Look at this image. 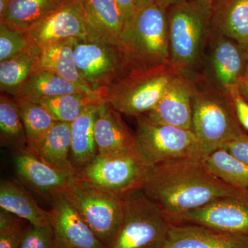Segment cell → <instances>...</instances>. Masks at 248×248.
Returning <instances> with one entry per match:
<instances>
[{
    "label": "cell",
    "instance_id": "1",
    "mask_svg": "<svg viewBox=\"0 0 248 248\" xmlns=\"http://www.w3.org/2000/svg\"><path fill=\"white\" fill-rule=\"evenodd\" d=\"M203 160H178L151 166L142 190L169 219L234 195Z\"/></svg>",
    "mask_w": 248,
    "mask_h": 248
},
{
    "label": "cell",
    "instance_id": "2",
    "mask_svg": "<svg viewBox=\"0 0 248 248\" xmlns=\"http://www.w3.org/2000/svg\"><path fill=\"white\" fill-rule=\"evenodd\" d=\"M190 80L192 89V130L197 137L202 159L245 134L228 92L208 78Z\"/></svg>",
    "mask_w": 248,
    "mask_h": 248
},
{
    "label": "cell",
    "instance_id": "3",
    "mask_svg": "<svg viewBox=\"0 0 248 248\" xmlns=\"http://www.w3.org/2000/svg\"><path fill=\"white\" fill-rule=\"evenodd\" d=\"M120 45L130 70L170 63L167 10L155 3L136 10L125 19Z\"/></svg>",
    "mask_w": 248,
    "mask_h": 248
},
{
    "label": "cell",
    "instance_id": "4",
    "mask_svg": "<svg viewBox=\"0 0 248 248\" xmlns=\"http://www.w3.org/2000/svg\"><path fill=\"white\" fill-rule=\"evenodd\" d=\"M167 11L170 63L178 73H190L211 34L213 7L204 0H190Z\"/></svg>",
    "mask_w": 248,
    "mask_h": 248
},
{
    "label": "cell",
    "instance_id": "5",
    "mask_svg": "<svg viewBox=\"0 0 248 248\" xmlns=\"http://www.w3.org/2000/svg\"><path fill=\"white\" fill-rule=\"evenodd\" d=\"M122 197V223L106 248H163L172 225L167 216L142 189Z\"/></svg>",
    "mask_w": 248,
    "mask_h": 248
},
{
    "label": "cell",
    "instance_id": "6",
    "mask_svg": "<svg viewBox=\"0 0 248 248\" xmlns=\"http://www.w3.org/2000/svg\"><path fill=\"white\" fill-rule=\"evenodd\" d=\"M178 72L169 64L130 69L108 89L103 102L138 117L153 110Z\"/></svg>",
    "mask_w": 248,
    "mask_h": 248
},
{
    "label": "cell",
    "instance_id": "7",
    "mask_svg": "<svg viewBox=\"0 0 248 248\" xmlns=\"http://www.w3.org/2000/svg\"><path fill=\"white\" fill-rule=\"evenodd\" d=\"M136 119L137 153L147 166L178 160L202 159L198 140L192 130L154 123L145 115Z\"/></svg>",
    "mask_w": 248,
    "mask_h": 248
},
{
    "label": "cell",
    "instance_id": "8",
    "mask_svg": "<svg viewBox=\"0 0 248 248\" xmlns=\"http://www.w3.org/2000/svg\"><path fill=\"white\" fill-rule=\"evenodd\" d=\"M65 191L91 231L107 247L122 223L123 197L77 176Z\"/></svg>",
    "mask_w": 248,
    "mask_h": 248
},
{
    "label": "cell",
    "instance_id": "9",
    "mask_svg": "<svg viewBox=\"0 0 248 248\" xmlns=\"http://www.w3.org/2000/svg\"><path fill=\"white\" fill-rule=\"evenodd\" d=\"M74 55L81 78L104 97L108 89L130 71L121 49L102 41L76 40Z\"/></svg>",
    "mask_w": 248,
    "mask_h": 248
},
{
    "label": "cell",
    "instance_id": "10",
    "mask_svg": "<svg viewBox=\"0 0 248 248\" xmlns=\"http://www.w3.org/2000/svg\"><path fill=\"white\" fill-rule=\"evenodd\" d=\"M150 166L138 155L106 156L97 155L77 177L123 196L142 189Z\"/></svg>",
    "mask_w": 248,
    "mask_h": 248
},
{
    "label": "cell",
    "instance_id": "11",
    "mask_svg": "<svg viewBox=\"0 0 248 248\" xmlns=\"http://www.w3.org/2000/svg\"><path fill=\"white\" fill-rule=\"evenodd\" d=\"M170 221L172 224L201 225L248 238V187Z\"/></svg>",
    "mask_w": 248,
    "mask_h": 248
},
{
    "label": "cell",
    "instance_id": "12",
    "mask_svg": "<svg viewBox=\"0 0 248 248\" xmlns=\"http://www.w3.org/2000/svg\"><path fill=\"white\" fill-rule=\"evenodd\" d=\"M50 201V223L56 248H106L85 222L66 191L53 194Z\"/></svg>",
    "mask_w": 248,
    "mask_h": 248
},
{
    "label": "cell",
    "instance_id": "13",
    "mask_svg": "<svg viewBox=\"0 0 248 248\" xmlns=\"http://www.w3.org/2000/svg\"><path fill=\"white\" fill-rule=\"evenodd\" d=\"M25 33L31 47L43 46L68 39L91 40L78 0H70Z\"/></svg>",
    "mask_w": 248,
    "mask_h": 248
},
{
    "label": "cell",
    "instance_id": "14",
    "mask_svg": "<svg viewBox=\"0 0 248 248\" xmlns=\"http://www.w3.org/2000/svg\"><path fill=\"white\" fill-rule=\"evenodd\" d=\"M211 36L210 81L226 92L246 76L248 58L234 40L213 30Z\"/></svg>",
    "mask_w": 248,
    "mask_h": 248
},
{
    "label": "cell",
    "instance_id": "15",
    "mask_svg": "<svg viewBox=\"0 0 248 248\" xmlns=\"http://www.w3.org/2000/svg\"><path fill=\"white\" fill-rule=\"evenodd\" d=\"M145 116L154 123L192 130V89L187 76L178 73L156 107Z\"/></svg>",
    "mask_w": 248,
    "mask_h": 248
},
{
    "label": "cell",
    "instance_id": "16",
    "mask_svg": "<svg viewBox=\"0 0 248 248\" xmlns=\"http://www.w3.org/2000/svg\"><path fill=\"white\" fill-rule=\"evenodd\" d=\"M98 155L106 156L138 155L135 133L125 123L120 112L102 102L94 123Z\"/></svg>",
    "mask_w": 248,
    "mask_h": 248
},
{
    "label": "cell",
    "instance_id": "17",
    "mask_svg": "<svg viewBox=\"0 0 248 248\" xmlns=\"http://www.w3.org/2000/svg\"><path fill=\"white\" fill-rule=\"evenodd\" d=\"M14 162L18 177L26 185L40 195L50 197L66 190L76 177L50 166L28 147L14 152Z\"/></svg>",
    "mask_w": 248,
    "mask_h": 248
},
{
    "label": "cell",
    "instance_id": "18",
    "mask_svg": "<svg viewBox=\"0 0 248 248\" xmlns=\"http://www.w3.org/2000/svg\"><path fill=\"white\" fill-rule=\"evenodd\" d=\"M163 248H248V238L197 224H172Z\"/></svg>",
    "mask_w": 248,
    "mask_h": 248
},
{
    "label": "cell",
    "instance_id": "19",
    "mask_svg": "<svg viewBox=\"0 0 248 248\" xmlns=\"http://www.w3.org/2000/svg\"><path fill=\"white\" fill-rule=\"evenodd\" d=\"M77 39H68L40 47H32L37 59V71H47L61 77L86 94L99 96L80 76L75 60V44Z\"/></svg>",
    "mask_w": 248,
    "mask_h": 248
},
{
    "label": "cell",
    "instance_id": "20",
    "mask_svg": "<svg viewBox=\"0 0 248 248\" xmlns=\"http://www.w3.org/2000/svg\"><path fill=\"white\" fill-rule=\"evenodd\" d=\"M91 40L102 41L120 48V37L124 17L116 0H78Z\"/></svg>",
    "mask_w": 248,
    "mask_h": 248
},
{
    "label": "cell",
    "instance_id": "21",
    "mask_svg": "<svg viewBox=\"0 0 248 248\" xmlns=\"http://www.w3.org/2000/svg\"><path fill=\"white\" fill-rule=\"evenodd\" d=\"M213 14L212 30L234 40L248 59V0H224Z\"/></svg>",
    "mask_w": 248,
    "mask_h": 248
},
{
    "label": "cell",
    "instance_id": "22",
    "mask_svg": "<svg viewBox=\"0 0 248 248\" xmlns=\"http://www.w3.org/2000/svg\"><path fill=\"white\" fill-rule=\"evenodd\" d=\"M102 103L89 106L71 123V161L77 173L79 172L98 155L94 123Z\"/></svg>",
    "mask_w": 248,
    "mask_h": 248
},
{
    "label": "cell",
    "instance_id": "23",
    "mask_svg": "<svg viewBox=\"0 0 248 248\" xmlns=\"http://www.w3.org/2000/svg\"><path fill=\"white\" fill-rule=\"evenodd\" d=\"M70 0H10L0 23L17 30L27 31L58 11Z\"/></svg>",
    "mask_w": 248,
    "mask_h": 248
},
{
    "label": "cell",
    "instance_id": "24",
    "mask_svg": "<svg viewBox=\"0 0 248 248\" xmlns=\"http://www.w3.org/2000/svg\"><path fill=\"white\" fill-rule=\"evenodd\" d=\"M71 124L57 122L34 153L55 169L76 176L71 161Z\"/></svg>",
    "mask_w": 248,
    "mask_h": 248
},
{
    "label": "cell",
    "instance_id": "25",
    "mask_svg": "<svg viewBox=\"0 0 248 248\" xmlns=\"http://www.w3.org/2000/svg\"><path fill=\"white\" fill-rule=\"evenodd\" d=\"M0 207L35 226L50 223V212L37 202L17 183L2 180L0 184Z\"/></svg>",
    "mask_w": 248,
    "mask_h": 248
},
{
    "label": "cell",
    "instance_id": "26",
    "mask_svg": "<svg viewBox=\"0 0 248 248\" xmlns=\"http://www.w3.org/2000/svg\"><path fill=\"white\" fill-rule=\"evenodd\" d=\"M68 94H86L55 73L37 71L29 78L13 97L20 98L37 104L45 98Z\"/></svg>",
    "mask_w": 248,
    "mask_h": 248
},
{
    "label": "cell",
    "instance_id": "27",
    "mask_svg": "<svg viewBox=\"0 0 248 248\" xmlns=\"http://www.w3.org/2000/svg\"><path fill=\"white\" fill-rule=\"evenodd\" d=\"M37 59L32 47L12 58L0 62V90L14 97L35 72Z\"/></svg>",
    "mask_w": 248,
    "mask_h": 248
},
{
    "label": "cell",
    "instance_id": "28",
    "mask_svg": "<svg viewBox=\"0 0 248 248\" xmlns=\"http://www.w3.org/2000/svg\"><path fill=\"white\" fill-rule=\"evenodd\" d=\"M0 143L14 152L27 148L25 128L14 98L0 96Z\"/></svg>",
    "mask_w": 248,
    "mask_h": 248
},
{
    "label": "cell",
    "instance_id": "29",
    "mask_svg": "<svg viewBox=\"0 0 248 248\" xmlns=\"http://www.w3.org/2000/svg\"><path fill=\"white\" fill-rule=\"evenodd\" d=\"M14 98L25 128L27 147L34 153L57 122L40 104L20 98Z\"/></svg>",
    "mask_w": 248,
    "mask_h": 248
},
{
    "label": "cell",
    "instance_id": "30",
    "mask_svg": "<svg viewBox=\"0 0 248 248\" xmlns=\"http://www.w3.org/2000/svg\"><path fill=\"white\" fill-rule=\"evenodd\" d=\"M214 175L236 188L248 187V164L232 156L226 149H218L203 159Z\"/></svg>",
    "mask_w": 248,
    "mask_h": 248
},
{
    "label": "cell",
    "instance_id": "31",
    "mask_svg": "<svg viewBox=\"0 0 248 248\" xmlns=\"http://www.w3.org/2000/svg\"><path fill=\"white\" fill-rule=\"evenodd\" d=\"M103 102L99 96L68 94L41 99L40 104L56 122L71 124L89 106Z\"/></svg>",
    "mask_w": 248,
    "mask_h": 248
},
{
    "label": "cell",
    "instance_id": "32",
    "mask_svg": "<svg viewBox=\"0 0 248 248\" xmlns=\"http://www.w3.org/2000/svg\"><path fill=\"white\" fill-rule=\"evenodd\" d=\"M14 214L0 210V248H19L29 225Z\"/></svg>",
    "mask_w": 248,
    "mask_h": 248
},
{
    "label": "cell",
    "instance_id": "33",
    "mask_svg": "<svg viewBox=\"0 0 248 248\" xmlns=\"http://www.w3.org/2000/svg\"><path fill=\"white\" fill-rule=\"evenodd\" d=\"M31 48L25 32L0 23V62Z\"/></svg>",
    "mask_w": 248,
    "mask_h": 248
},
{
    "label": "cell",
    "instance_id": "34",
    "mask_svg": "<svg viewBox=\"0 0 248 248\" xmlns=\"http://www.w3.org/2000/svg\"><path fill=\"white\" fill-rule=\"evenodd\" d=\"M19 248H56L50 223L42 226L29 224Z\"/></svg>",
    "mask_w": 248,
    "mask_h": 248
},
{
    "label": "cell",
    "instance_id": "35",
    "mask_svg": "<svg viewBox=\"0 0 248 248\" xmlns=\"http://www.w3.org/2000/svg\"><path fill=\"white\" fill-rule=\"evenodd\" d=\"M231 96L236 117L242 128L248 130V102L241 95L238 85L227 90Z\"/></svg>",
    "mask_w": 248,
    "mask_h": 248
},
{
    "label": "cell",
    "instance_id": "36",
    "mask_svg": "<svg viewBox=\"0 0 248 248\" xmlns=\"http://www.w3.org/2000/svg\"><path fill=\"white\" fill-rule=\"evenodd\" d=\"M226 149L234 158L248 164V135L245 133L227 145Z\"/></svg>",
    "mask_w": 248,
    "mask_h": 248
},
{
    "label": "cell",
    "instance_id": "37",
    "mask_svg": "<svg viewBox=\"0 0 248 248\" xmlns=\"http://www.w3.org/2000/svg\"><path fill=\"white\" fill-rule=\"evenodd\" d=\"M125 19L136 11L135 0H116Z\"/></svg>",
    "mask_w": 248,
    "mask_h": 248
},
{
    "label": "cell",
    "instance_id": "38",
    "mask_svg": "<svg viewBox=\"0 0 248 248\" xmlns=\"http://www.w3.org/2000/svg\"><path fill=\"white\" fill-rule=\"evenodd\" d=\"M188 1L190 0H155V4L162 9L169 10L172 6H177Z\"/></svg>",
    "mask_w": 248,
    "mask_h": 248
},
{
    "label": "cell",
    "instance_id": "39",
    "mask_svg": "<svg viewBox=\"0 0 248 248\" xmlns=\"http://www.w3.org/2000/svg\"><path fill=\"white\" fill-rule=\"evenodd\" d=\"M240 93L248 102V77L245 76L238 83Z\"/></svg>",
    "mask_w": 248,
    "mask_h": 248
},
{
    "label": "cell",
    "instance_id": "40",
    "mask_svg": "<svg viewBox=\"0 0 248 248\" xmlns=\"http://www.w3.org/2000/svg\"><path fill=\"white\" fill-rule=\"evenodd\" d=\"M137 10L144 9L155 3V0H135Z\"/></svg>",
    "mask_w": 248,
    "mask_h": 248
},
{
    "label": "cell",
    "instance_id": "41",
    "mask_svg": "<svg viewBox=\"0 0 248 248\" xmlns=\"http://www.w3.org/2000/svg\"><path fill=\"white\" fill-rule=\"evenodd\" d=\"M10 0H0V15L4 12L6 5L8 4Z\"/></svg>",
    "mask_w": 248,
    "mask_h": 248
},
{
    "label": "cell",
    "instance_id": "42",
    "mask_svg": "<svg viewBox=\"0 0 248 248\" xmlns=\"http://www.w3.org/2000/svg\"><path fill=\"white\" fill-rule=\"evenodd\" d=\"M204 1H206V2L208 3V4H210L213 9V4L214 2H215V0H204Z\"/></svg>",
    "mask_w": 248,
    "mask_h": 248
},
{
    "label": "cell",
    "instance_id": "43",
    "mask_svg": "<svg viewBox=\"0 0 248 248\" xmlns=\"http://www.w3.org/2000/svg\"><path fill=\"white\" fill-rule=\"evenodd\" d=\"M224 1V0H215V2H214L213 6H216V5L220 4L222 1Z\"/></svg>",
    "mask_w": 248,
    "mask_h": 248
},
{
    "label": "cell",
    "instance_id": "44",
    "mask_svg": "<svg viewBox=\"0 0 248 248\" xmlns=\"http://www.w3.org/2000/svg\"><path fill=\"white\" fill-rule=\"evenodd\" d=\"M246 76L248 77V62H247V68H246Z\"/></svg>",
    "mask_w": 248,
    "mask_h": 248
}]
</instances>
